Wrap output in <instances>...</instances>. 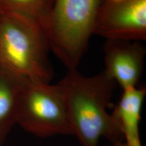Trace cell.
Returning a JSON list of instances; mask_svg holds the SVG:
<instances>
[{"mask_svg": "<svg viewBox=\"0 0 146 146\" xmlns=\"http://www.w3.org/2000/svg\"><path fill=\"white\" fill-rule=\"evenodd\" d=\"M64 94L73 135L83 146H98L101 138L110 143L123 141L121 131L108 112L116 83L104 71L86 76L68 70L58 82Z\"/></svg>", "mask_w": 146, "mask_h": 146, "instance_id": "6da1fadb", "label": "cell"}, {"mask_svg": "<svg viewBox=\"0 0 146 146\" xmlns=\"http://www.w3.org/2000/svg\"><path fill=\"white\" fill-rule=\"evenodd\" d=\"M50 43L41 24L29 16L1 10L0 68L27 79L50 83Z\"/></svg>", "mask_w": 146, "mask_h": 146, "instance_id": "7a4b0ae2", "label": "cell"}, {"mask_svg": "<svg viewBox=\"0 0 146 146\" xmlns=\"http://www.w3.org/2000/svg\"><path fill=\"white\" fill-rule=\"evenodd\" d=\"M101 0H54L43 28L50 50L68 70L77 69L93 35Z\"/></svg>", "mask_w": 146, "mask_h": 146, "instance_id": "3957f363", "label": "cell"}, {"mask_svg": "<svg viewBox=\"0 0 146 146\" xmlns=\"http://www.w3.org/2000/svg\"><path fill=\"white\" fill-rule=\"evenodd\" d=\"M16 125L39 137L73 135L60 84L23 78L18 99Z\"/></svg>", "mask_w": 146, "mask_h": 146, "instance_id": "277c9868", "label": "cell"}, {"mask_svg": "<svg viewBox=\"0 0 146 146\" xmlns=\"http://www.w3.org/2000/svg\"><path fill=\"white\" fill-rule=\"evenodd\" d=\"M93 34L106 39H146V0H101Z\"/></svg>", "mask_w": 146, "mask_h": 146, "instance_id": "5b68a950", "label": "cell"}, {"mask_svg": "<svg viewBox=\"0 0 146 146\" xmlns=\"http://www.w3.org/2000/svg\"><path fill=\"white\" fill-rule=\"evenodd\" d=\"M104 72L125 89L137 87L144 68L145 49L137 41L106 39Z\"/></svg>", "mask_w": 146, "mask_h": 146, "instance_id": "8992f818", "label": "cell"}, {"mask_svg": "<svg viewBox=\"0 0 146 146\" xmlns=\"http://www.w3.org/2000/svg\"><path fill=\"white\" fill-rule=\"evenodd\" d=\"M123 91L121 98L112 115L120 128L125 145L142 146L139 123L146 89L134 87Z\"/></svg>", "mask_w": 146, "mask_h": 146, "instance_id": "52a82bcc", "label": "cell"}, {"mask_svg": "<svg viewBox=\"0 0 146 146\" xmlns=\"http://www.w3.org/2000/svg\"><path fill=\"white\" fill-rule=\"evenodd\" d=\"M23 78L0 68V146L16 125L18 99Z\"/></svg>", "mask_w": 146, "mask_h": 146, "instance_id": "ba28073f", "label": "cell"}, {"mask_svg": "<svg viewBox=\"0 0 146 146\" xmlns=\"http://www.w3.org/2000/svg\"><path fill=\"white\" fill-rule=\"evenodd\" d=\"M54 3V0H0V7L34 18L44 27Z\"/></svg>", "mask_w": 146, "mask_h": 146, "instance_id": "9c48e42d", "label": "cell"}, {"mask_svg": "<svg viewBox=\"0 0 146 146\" xmlns=\"http://www.w3.org/2000/svg\"><path fill=\"white\" fill-rule=\"evenodd\" d=\"M104 146H126L124 141H119L116 142L114 143H110L108 145H105Z\"/></svg>", "mask_w": 146, "mask_h": 146, "instance_id": "30bf717a", "label": "cell"}, {"mask_svg": "<svg viewBox=\"0 0 146 146\" xmlns=\"http://www.w3.org/2000/svg\"><path fill=\"white\" fill-rule=\"evenodd\" d=\"M1 10H2V9L1 8V7H0V14H1Z\"/></svg>", "mask_w": 146, "mask_h": 146, "instance_id": "8fae6325", "label": "cell"}]
</instances>
